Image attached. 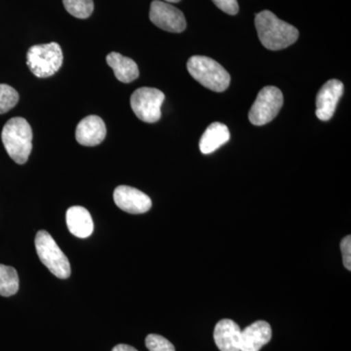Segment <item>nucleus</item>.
Masks as SVG:
<instances>
[{"label": "nucleus", "mask_w": 351, "mask_h": 351, "mask_svg": "<svg viewBox=\"0 0 351 351\" xmlns=\"http://www.w3.org/2000/svg\"><path fill=\"white\" fill-rule=\"evenodd\" d=\"M112 351H138L133 346L128 345H117L113 348Z\"/></svg>", "instance_id": "5701e85b"}, {"label": "nucleus", "mask_w": 351, "mask_h": 351, "mask_svg": "<svg viewBox=\"0 0 351 351\" xmlns=\"http://www.w3.org/2000/svg\"><path fill=\"white\" fill-rule=\"evenodd\" d=\"M145 346L149 351H176L171 341L160 335H149L145 339Z\"/></svg>", "instance_id": "aec40b11"}, {"label": "nucleus", "mask_w": 351, "mask_h": 351, "mask_svg": "<svg viewBox=\"0 0 351 351\" xmlns=\"http://www.w3.org/2000/svg\"><path fill=\"white\" fill-rule=\"evenodd\" d=\"M230 133L225 124L214 122L200 138L199 149L203 154H210L230 141Z\"/></svg>", "instance_id": "2eb2a0df"}, {"label": "nucleus", "mask_w": 351, "mask_h": 351, "mask_svg": "<svg viewBox=\"0 0 351 351\" xmlns=\"http://www.w3.org/2000/svg\"><path fill=\"white\" fill-rule=\"evenodd\" d=\"M63 61V51L56 43L32 46L27 53V66L39 78L54 75L61 69Z\"/></svg>", "instance_id": "20e7f679"}, {"label": "nucleus", "mask_w": 351, "mask_h": 351, "mask_svg": "<svg viewBox=\"0 0 351 351\" xmlns=\"http://www.w3.org/2000/svg\"><path fill=\"white\" fill-rule=\"evenodd\" d=\"M19 290V276L12 267L0 263V295L11 297Z\"/></svg>", "instance_id": "f3484780"}, {"label": "nucleus", "mask_w": 351, "mask_h": 351, "mask_svg": "<svg viewBox=\"0 0 351 351\" xmlns=\"http://www.w3.org/2000/svg\"><path fill=\"white\" fill-rule=\"evenodd\" d=\"M271 327L265 321L258 320L241 330L240 351H260L271 339Z\"/></svg>", "instance_id": "f8f14e48"}, {"label": "nucleus", "mask_w": 351, "mask_h": 351, "mask_svg": "<svg viewBox=\"0 0 351 351\" xmlns=\"http://www.w3.org/2000/svg\"><path fill=\"white\" fill-rule=\"evenodd\" d=\"M215 5L228 15H237L239 12L237 0H212Z\"/></svg>", "instance_id": "412c9836"}, {"label": "nucleus", "mask_w": 351, "mask_h": 351, "mask_svg": "<svg viewBox=\"0 0 351 351\" xmlns=\"http://www.w3.org/2000/svg\"><path fill=\"white\" fill-rule=\"evenodd\" d=\"M188 71L193 78L203 86L215 92H223L230 83V75L223 66L205 56L189 58Z\"/></svg>", "instance_id": "7ed1b4c3"}, {"label": "nucleus", "mask_w": 351, "mask_h": 351, "mask_svg": "<svg viewBox=\"0 0 351 351\" xmlns=\"http://www.w3.org/2000/svg\"><path fill=\"white\" fill-rule=\"evenodd\" d=\"M341 254H343V265L348 270H351V237L348 235L341 240Z\"/></svg>", "instance_id": "4be33fe9"}, {"label": "nucleus", "mask_w": 351, "mask_h": 351, "mask_svg": "<svg viewBox=\"0 0 351 351\" xmlns=\"http://www.w3.org/2000/svg\"><path fill=\"white\" fill-rule=\"evenodd\" d=\"M258 39L267 49H285L299 38V31L294 25L277 18L269 10L258 13L255 18Z\"/></svg>", "instance_id": "f257e3e1"}, {"label": "nucleus", "mask_w": 351, "mask_h": 351, "mask_svg": "<svg viewBox=\"0 0 351 351\" xmlns=\"http://www.w3.org/2000/svg\"><path fill=\"white\" fill-rule=\"evenodd\" d=\"M64 8L73 17L87 19L94 11L93 0H63Z\"/></svg>", "instance_id": "a211bd4d"}, {"label": "nucleus", "mask_w": 351, "mask_h": 351, "mask_svg": "<svg viewBox=\"0 0 351 351\" xmlns=\"http://www.w3.org/2000/svg\"><path fill=\"white\" fill-rule=\"evenodd\" d=\"M165 95L156 88L143 87L131 96V108L136 117L147 123H156L161 119V106Z\"/></svg>", "instance_id": "0eeeda50"}, {"label": "nucleus", "mask_w": 351, "mask_h": 351, "mask_svg": "<svg viewBox=\"0 0 351 351\" xmlns=\"http://www.w3.org/2000/svg\"><path fill=\"white\" fill-rule=\"evenodd\" d=\"M113 200L122 211L130 214L147 213L152 206L151 198L143 191L128 186H119L114 189Z\"/></svg>", "instance_id": "1a4fd4ad"}, {"label": "nucleus", "mask_w": 351, "mask_h": 351, "mask_svg": "<svg viewBox=\"0 0 351 351\" xmlns=\"http://www.w3.org/2000/svg\"><path fill=\"white\" fill-rule=\"evenodd\" d=\"M282 106L283 94L279 88H263L249 112V120L254 125H265L276 119Z\"/></svg>", "instance_id": "423d86ee"}, {"label": "nucleus", "mask_w": 351, "mask_h": 351, "mask_svg": "<svg viewBox=\"0 0 351 351\" xmlns=\"http://www.w3.org/2000/svg\"><path fill=\"white\" fill-rule=\"evenodd\" d=\"M66 219L69 232L78 239H87L93 233V219L84 207L69 208L66 211Z\"/></svg>", "instance_id": "4468645a"}, {"label": "nucleus", "mask_w": 351, "mask_h": 351, "mask_svg": "<svg viewBox=\"0 0 351 351\" xmlns=\"http://www.w3.org/2000/svg\"><path fill=\"white\" fill-rule=\"evenodd\" d=\"M34 244L40 262L58 278H69L71 270L68 258L50 233L45 230L38 232Z\"/></svg>", "instance_id": "39448f33"}, {"label": "nucleus", "mask_w": 351, "mask_h": 351, "mask_svg": "<svg viewBox=\"0 0 351 351\" xmlns=\"http://www.w3.org/2000/svg\"><path fill=\"white\" fill-rule=\"evenodd\" d=\"M107 63L119 82L130 83L138 77L137 64L130 58L122 56L119 53L112 52L107 56Z\"/></svg>", "instance_id": "dca6fc26"}, {"label": "nucleus", "mask_w": 351, "mask_h": 351, "mask_svg": "<svg viewBox=\"0 0 351 351\" xmlns=\"http://www.w3.org/2000/svg\"><path fill=\"white\" fill-rule=\"evenodd\" d=\"M19 101V94L13 87L0 84V114L12 110Z\"/></svg>", "instance_id": "6ab92c4d"}, {"label": "nucleus", "mask_w": 351, "mask_h": 351, "mask_svg": "<svg viewBox=\"0 0 351 351\" xmlns=\"http://www.w3.org/2000/svg\"><path fill=\"white\" fill-rule=\"evenodd\" d=\"M149 19L159 29L174 34H180L186 27L184 13L172 4L160 0L152 2Z\"/></svg>", "instance_id": "6e6552de"}, {"label": "nucleus", "mask_w": 351, "mask_h": 351, "mask_svg": "<svg viewBox=\"0 0 351 351\" xmlns=\"http://www.w3.org/2000/svg\"><path fill=\"white\" fill-rule=\"evenodd\" d=\"M239 325L230 319H223L217 323L214 330V341L221 351H240Z\"/></svg>", "instance_id": "ddd939ff"}, {"label": "nucleus", "mask_w": 351, "mask_h": 351, "mask_svg": "<svg viewBox=\"0 0 351 351\" xmlns=\"http://www.w3.org/2000/svg\"><path fill=\"white\" fill-rule=\"evenodd\" d=\"M107 135L105 122L100 117L89 115L85 117L76 127L75 138L84 147H95L100 145Z\"/></svg>", "instance_id": "9b49d317"}, {"label": "nucleus", "mask_w": 351, "mask_h": 351, "mask_svg": "<svg viewBox=\"0 0 351 351\" xmlns=\"http://www.w3.org/2000/svg\"><path fill=\"white\" fill-rule=\"evenodd\" d=\"M343 93V84L339 80H331L325 83L316 96V117L322 121L331 119Z\"/></svg>", "instance_id": "9d476101"}, {"label": "nucleus", "mask_w": 351, "mask_h": 351, "mask_svg": "<svg viewBox=\"0 0 351 351\" xmlns=\"http://www.w3.org/2000/svg\"><path fill=\"white\" fill-rule=\"evenodd\" d=\"M181 1V0H165V2H168V3H178V2Z\"/></svg>", "instance_id": "b1692460"}, {"label": "nucleus", "mask_w": 351, "mask_h": 351, "mask_svg": "<svg viewBox=\"0 0 351 351\" xmlns=\"http://www.w3.org/2000/svg\"><path fill=\"white\" fill-rule=\"evenodd\" d=\"M2 143L8 156L16 163L25 164L32 149V130L23 117H13L6 122L1 133Z\"/></svg>", "instance_id": "f03ea898"}]
</instances>
